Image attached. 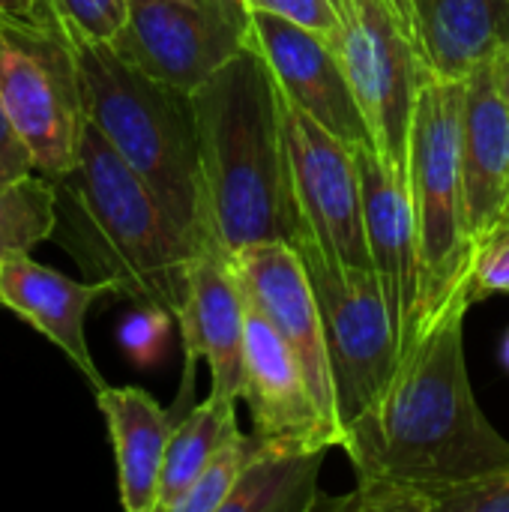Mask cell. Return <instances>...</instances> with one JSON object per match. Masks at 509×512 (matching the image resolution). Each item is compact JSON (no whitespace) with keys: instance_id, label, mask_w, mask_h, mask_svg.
<instances>
[{"instance_id":"cell-26","label":"cell","mask_w":509,"mask_h":512,"mask_svg":"<svg viewBox=\"0 0 509 512\" xmlns=\"http://www.w3.org/2000/svg\"><path fill=\"white\" fill-rule=\"evenodd\" d=\"M426 512H509V471L447 489L426 504Z\"/></svg>"},{"instance_id":"cell-31","label":"cell","mask_w":509,"mask_h":512,"mask_svg":"<svg viewBox=\"0 0 509 512\" xmlns=\"http://www.w3.org/2000/svg\"><path fill=\"white\" fill-rule=\"evenodd\" d=\"M501 363L507 366V372H509V330H507V336H504V345H501Z\"/></svg>"},{"instance_id":"cell-2","label":"cell","mask_w":509,"mask_h":512,"mask_svg":"<svg viewBox=\"0 0 509 512\" xmlns=\"http://www.w3.org/2000/svg\"><path fill=\"white\" fill-rule=\"evenodd\" d=\"M192 108L213 243L225 255L291 243L303 219L264 54L249 42L192 93Z\"/></svg>"},{"instance_id":"cell-21","label":"cell","mask_w":509,"mask_h":512,"mask_svg":"<svg viewBox=\"0 0 509 512\" xmlns=\"http://www.w3.org/2000/svg\"><path fill=\"white\" fill-rule=\"evenodd\" d=\"M237 432V402L216 393H210L180 423H174L159 477V512L180 510L201 471Z\"/></svg>"},{"instance_id":"cell-7","label":"cell","mask_w":509,"mask_h":512,"mask_svg":"<svg viewBox=\"0 0 509 512\" xmlns=\"http://www.w3.org/2000/svg\"><path fill=\"white\" fill-rule=\"evenodd\" d=\"M336 54L348 72L372 144L408 180L411 123L429 75L417 48L408 0H342Z\"/></svg>"},{"instance_id":"cell-24","label":"cell","mask_w":509,"mask_h":512,"mask_svg":"<svg viewBox=\"0 0 509 512\" xmlns=\"http://www.w3.org/2000/svg\"><path fill=\"white\" fill-rule=\"evenodd\" d=\"M72 39L111 42L129 15V0H48Z\"/></svg>"},{"instance_id":"cell-6","label":"cell","mask_w":509,"mask_h":512,"mask_svg":"<svg viewBox=\"0 0 509 512\" xmlns=\"http://www.w3.org/2000/svg\"><path fill=\"white\" fill-rule=\"evenodd\" d=\"M291 246L300 252L312 282L333 369V387L345 426L360 417L390 384L399 366V336L390 321L384 285L375 270L336 261L300 222Z\"/></svg>"},{"instance_id":"cell-18","label":"cell","mask_w":509,"mask_h":512,"mask_svg":"<svg viewBox=\"0 0 509 512\" xmlns=\"http://www.w3.org/2000/svg\"><path fill=\"white\" fill-rule=\"evenodd\" d=\"M417 48L432 78L468 81L509 45V0H408Z\"/></svg>"},{"instance_id":"cell-17","label":"cell","mask_w":509,"mask_h":512,"mask_svg":"<svg viewBox=\"0 0 509 512\" xmlns=\"http://www.w3.org/2000/svg\"><path fill=\"white\" fill-rule=\"evenodd\" d=\"M105 297H120V291L102 279L75 282L33 261L30 252H12L0 258V306L21 315L33 330L57 345L96 390L105 387V378L87 348L84 321L90 306Z\"/></svg>"},{"instance_id":"cell-11","label":"cell","mask_w":509,"mask_h":512,"mask_svg":"<svg viewBox=\"0 0 509 512\" xmlns=\"http://www.w3.org/2000/svg\"><path fill=\"white\" fill-rule=\"evenodd\" d=\"M228 264L237 276L246 306L261 312L273 324V330L285 339V345L294 351V357L300 360L309 390L318 402V411L339 447L342 417H339V402H336V387H333L324 321H321V309H318L300 252L282 240L258 243L240 252H231Z\"/></svg>"},{"instance_id":"cell-9","label":"cell","mask_w":509,"mask_h":512,"mask_svg":"<svg viewBox=\"0 0 509 512\" xmlns=\"http://www.w3.org/2000/svg\"><path fill=\"white\" fill-rule=\"evenodd\" d=\"M249 27L243 0H129L108 45L150 78L195 93L249 45Z\"/></svg>"},{"instance_id":"cell-35","label":"cell","mask_w":509,"mask_h":512,"mask_svg":"<svg viewBox=\"0 0 509 512\" xmlns=\"http://www.w3.org/2000/svg\"><path fill=\"white\" fill-rule=\"evenodd\" d=\"M504 75H509V45H507V54H504Z\"/></svg>"},{"instance_id":"cell-28","label":"cell","mask_w":509,"mask_h":512,"mask_svg":"<svg viewBox=\"0 0 509 512\" xmlns=\"http://www.w3.org/2000/svg\"><path fill=\"white\" fill-rule=\"evenodd\" d=\"M492 294H509V240H498L477 252L471 276V303Z\"/></svg>"},{"instance_id":"cell-29","label":"cell","mask_w":509,"mask_h":512,"mask_svg":"<svg viewBox=\"0 0 509 512\" xmlns=\"http://www.w3.org/2000/svg\"><path fill=\"white\" fill-rule=\"evenodd\" d=\"M36 174L33 156L24 144V138L18 135L15 123L6 114V105L0 99V183H15Z\"/></svg>"},{"instance_id":"cell-33","label":"cell","mask_w":509,"mask_h":512,"mask_svg":"<svg viewBox=\"0 0 509 512\" xmlns=\"http://www.w3.org/2000/svg\"><path fill=\"white\" fill-rule=\"evenodd\" d=\"M498 240H509V225L504 228V231H501V234H495V237H492V240H489L486 246H492V243H498ZM486 246H483V249H486Z\"/></svg>"},{"instance_id":"cell-12","label":"cell","mask_w":509,"mask_h":512,"mask_svg":"<svg viewBox=\"0 0 509 512\" xmlns=\"http://www.w3.org/2000/svg\"><path fill=\"white\" fill-rule=\"evenodd\" d=\"M249 42L264 54L279 90L342 141L372 144L369 123L360 111L339 54L309 27L252 9Z\"/></svg>"},{"instance_id":"cell-10","label":"cell","mask_w":509,"mask_h":512,"mask_svg":"<svg viewBox=\"0 0 509 512\" xmlns=\"http://www.w3.org/2000/svg\"><path fill=\"white\" fill-rule=\"evenodd\" d=\"M279 120L303 225L345 267L375 270L366 243L363 189L354 147L321 126L282 90Z\"/></svg>"},{"instance_id":"cell-23","label":"cell","mask_w":509,"mask_h":512,"mask_svg":"<svg viewBox=\"0 0 509 512\" xmlns=\"http://www.w3.org/2000/svg\"><path fill=\"white\" fill-rule=\"evenodd\" d=\"M246 456H249V435L237 432L231 435L222 450L210 459V465L201 471V477L195 480L192 492L183 498L180 510L177 512H222L225 510V501L231 498L237 480H240V471L246 465Z\"/></svg>"},{"instance_id":"cell-15","label":"cell","mask_w":509,"mask_h":512,"mask_svg":"<svg viewBox=\"0 0 509 512\" xmlns=\"http://www.w3.org/2000/svg\"><path fill=\"white\" fill-rule=\"evenodd\" d=\"M252 417V435L267 441H294L312 447H336L318 402L309 390L300 360L273 330V324L246 306L243 342V393Z\"/></svg>"},{"instance_id":"cell-30","label":"cell","mask_w":509,"mask_h":512,"mask_svg":"<svg viewBox=\"0 0 509 512\" xmlns=\"http://www.w3.org/2000/svg\"><path fill=\"white\" fill-rule=\"evenodd\" d=\"M0 18L21 21V24H39V27H63L48 0H0Z\"/></svg>"},{"instance_id":"cell-36","label":"cell","mask_w":509,"mask_h":512,"mask_svg":"<svg viewBox=\"0 0 509 512\" xmlns=\"http://www.w3.org/2000/svg\"><path fill=\"white\" fill-rule=\"evenodd\" d=\"M330 3H333V6H336V9H339V6H342V0H330Z\"/></svg>"},{"instance_id":"cell-32","label":"cell","mask_w":509,"mask_h":512,"mask_svg":"<svg viewBox=\"0 0 509 512\" xmlns=\"http://www.w3.org/2000/svg\"><path fill=\"white\" fill-rule=\"evenodd\" d=\"M507 225H509V204H507V210H504V216H501V222H498V228H495V234H501ZM495 234H492V237H495ZM492 237H489V240H492ZM489 240H486V243H489Z\"/></svg>"},{"instance_id":"cell-16","label":"cell","mask_w":509,"mask_h":512,"mask_svg":"<svg viewBox=\"0 0 509 512\" xmlns=\"http://www.w3.org/2000/svg\"><path fill=\"white\" fill-rule=\"evenodd\" d=\"M504 57L465 81L462 180L465 216L477 252L495 234L509 204V102L501 84Z\"/></svg>"},{"instance_id":"cell-5","label":"cell","mask_w":509,"mask_h":512,"mask_svg":"<svg viewBox=\"0 0 509 512\" xmlns=\"http://www.w3.org/2000/svg\"><path fill=\"white\" fill-rule=\"evenodd\" d=\"M462 111L465 81L426 78L411 123L408 186L417 222V306L414 333L471 288L477 246L465 216L462 180Z\"/></svg>"},{"instance_id":"cell-22","label":"cell","mask_w":509,"mask_h":512,"mask_svg":"<svg viewBox=\"0 0 509 512\" xmlns=\"http://www.w3.org/2000/svg\"><path fill=\"white\" fill-rule=\"evenodd\" d=\"M57 225V192L42 174L0 183V258L30 252L48 240Z\"/></svg>"},{"instance_id":"cell-8","label":"cell","mask_w":509,"mask_h":512,"mask_svg":"<svg viewBox=\"0 0 509 512\" xmlns=\"http://www.w3.org/2000/svg\"><path fill=\"white\" fill-rule=\"evenodd\" d=\"M0 99L24 138L36 174L72 171L87 126L75 42L63 27L0 18Z\"/></svg>"},{"instance_id":"cell-19","label":"cell","mask_w":509,"mask_h":512,"mask_svg":"<svg viewBox=\"0 0 509 512\" xmlns=\"http://www.w3.org/2000/svg\"><path fill=\"white\" fill-rule=\"evenodd\" d=\"M96 405L111 435L123 510L159 512V477L174 429L171 414L141 387L105 384L96 390Z\"/></svg>"},{"instance_id":"cell-1","label":"cell","mask_w":509,"mask_h":512,"mask_svg":"<svg viewBox=\"0 0 509 512\" xmlns=\"http://www.w3.org/2000/svg\"><path fill=\"white\" fill-rule=\"evenodd\" d=\"M471 288L429 321L402 351L381 396L342 432L357 492L321 501L327 510L426 512L456 486L509 471V441L483 414L468 363L465 315Z\"/></svg>"},{"instance_id":"cell-4","label":"cell","mask_w":509,"mask_h":512,"mask_svg":"<svg viewBox=\"0 0 509 512\" xmlns=\"http://www.w3.org/2000/svg\"><path fill=\"white\" fill-rule=\"evenodd\" d=\"M87 120L150 186L192 252L213 243L192 93L150 78L108 42L72 39Z\"/></svg>"},{"instance_id":"cell-20","label":"cell","mask_w":509,"mask_h":512,"mask_svg":"<svg viewBox=\"0 0 509 512\" xmlns=\"http://www.w3.org/2000/svg\"><path fill=\"white\" fill-rule=\"evenodd\" d=\"M327 447L249 435V456L222 512L318 510V474Z\"/></svg>"},{"instance_id":"cell-13","label":"cell","mask_w":509,"mask_h":512,"mask_svg":"<svg viewBox=\"0 0 509 512\" xmlns=\"http://www.w3.org/2000/svg\"><path fill=\"white\" fill-rule=\"evenodd\" d=\"M354 159L363 189V225L372 267L384 285L399 351L411 345L417 306V222L411 186L399 177L375 144H354ZM402 357V354H399Z\"/></svg>"},{"instance_id":"cell-3","label":"cell","mask_w":509,"mask_h":512,"mask_svg":"<svg viewBox=\"0 0 509 512\" xmlns=\"http://www.w3.org/2000/svg\"><path fill=\"white\" fill-rule=\"evenodd\" d=\"M54 192V234L81 270L111 282L120 297L162 306L177 318L195 252L150 186L90 120L78 162L54 180Z\"/></svg>"},{"instance_id":"cell-27","label":"cell","mask_w":509,"mask_h":512,"mask_svg":"<svg viewBox=\"0 0 509 512\" xmlns=\"http://www.w3.org/2000/svg\"><path fill=\"white\" fill-rule=\"evenodd\" d=\"M249 9L258 12H270L279 18H288L300 27H309L312 33H318L333 51H336V39H339V12L330 0H243Z\"/></svg>"},{"instance_id":"cell-25","label":"cell","mask_w":509,"mask_h":512,"mask_svg":"<svg viewBox=\"0 0 509 512\" xmlns=\"http://www.w3.org/2000/svg\"><path fill=\"white\" fill-rule=\"evenodd\" d=\"M171 321H177V318L168 309L138 303V309L120 324V333H117L120 348L141 369L159 363L165 342H168V333H171Z\"/></svg>"},{"instance_id":"cell-34","label":"cell","mask_w":509,"mask_h":512,"mask_svg":"<svg viewBox=\"0 0 509 512\" xmlns=\"http://www.w3.org/2000/svg\"><path fill=\"white\" fill-rule=\"evenodd\" d=\"M501 84H504V96H507L509 102V75H504V66H501Z\"/></svg>"},{"instance_id":"cell-14","label":"cell","mask_w":509,"mask_h":512,"mask_svg":"<svg viewBox=\"0 0 509 512\" xmlns=\"http://www.w3.org/2000/svg\"><path fill=\"white\" fill-rule=\"evenodd\" d=\"M186 351V381L180 402L192 390L195 360H207L216 396L240 402L243 393V342H246V300L228 255L207 246L189 267L186 303L177 315Z\"/></svg>"}]
</instances>
